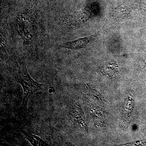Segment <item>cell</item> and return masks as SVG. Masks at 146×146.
<instances>
[{
    "label": "cell",
    "mask_w": 146,
    "mask_h": 146,
    "mask_svg": "<svg viewBox=\"0 0 146 146\" xmlns=\"http://www.w3.org/2000/svg\"><path fill=\"white\" fill-rule=\"evenodd\" d=\"M56 0H49V4L50 5H52L54 4L55 2L56 1Z\"/></svg>",
    "instance_id": "ba28073f"
},
{
    "label": "cell",
    "mask_w": 146,
    "mask_h": 146,
    "mask_svg": "<svg viewBox=\"0 0 146 146\" xmlns=\"http://www.w3.org/2000/svg\"><path fill=\"white\" fill-rule=\"evenodd\" d=\"M146 67V61H145V64H144V66H143V69H144V68H145Z\"/></svg>",
    "instance_id": "9c48e42d"
},
{
    "label": "cell",
    "mask_w": 146,
    "mask_h": 146,
    "mask_svg": "<svg viewBox=\"0 0 146 146\" xmlns=\"http://www.w3.org/2000/svg\"><path fill=\"white\" fill-rule=\"evenodd\" d=\"M22 133H23L24 136L26 138L33 146H39L48 145V143L43 141L41 138H39L37 136L32 134L31 132L29 131H22Z\"/></svg>",
    "instance_id": "8992f818"
},
{
    "label": "cell",
    "mask_w": 146,
    "mask_h": 146,
    "mask_svg": "<svg viewBox=\"0 0 146 146\" xmlns=\"http://www.w3.org/2000/svg\"><path fill=\"white\" fill-rule=\"evenodd\" d=\"M71 114L74 119L80 126L82 129L85 132H88V127L84 113L79 105L76 104L73 106Z\"/></svg>",
    "instance_id": "3957f363"
},
{
    "label": "cell",
    "mask_w": 146,
    "mask_h": 146,
    "mask_svg": "<svg viewBox=\"0 0 146 146\" xmlns=\"http://www.w3.org/2000/svg\"><path fill=\"white\" fill-rule=\"evenodd\" d=\"M134 100L131 95H129L125 100L123 107L122 121L127 123L128 119L132 115L134 108Z\"/></svg>",
    "instance_id": "277c9868"
},
{
    "label": "cell",
    "mask_w": 146,
    "mask_h": 146,
    "mask_svg": "<svg viewBox=\"0 0 146 146\" xmlns=\"http://www.w3.org/2000/svg\"><path fill=\"white\" fill-rule=\"evenodd\" d=\"M15 79L22 85L24 91L23 100L20 108L27 109L28 102L30 97L35 92L42 90L44 85L38 83L31 78L28 71L26 65L24 62L20 63Z\"/></svg>",
    "instance_id": "6da1fadb"
},
{
    "label": "cell",
    "mask_w": 146,
    "mask_h": 146,
    "mask_svg": "<svg viewBox=\"0 0 146 146\" xmlns=\"http://www.w3.org/2000/svg\"><path fill=\"white\" fill-rule=\"evenodd\" d=\"M84 90L87 95L94 100L100 103H104V99L102 97L101 94H100L96 89L94 88L92 86L89 84H86L84 85Z\"/></svg>",
    "instance_id": "5b68a950"
},
{
    "label": "cell",
    "mask_w": 146,
    "mask_h": 146,
    "mask_svg": "<svg viewBox=\"0 0 146 146\" xmlns=\"http://www.w3.org/2000/svg\"><path fill=\"white\" fill-rule=\"evenodd\" d=\"M95 35L79 38L74 41L63 43L59 45L60 48L69 50H79L86 48L94 38Z\"/></svg>",
    "instance_id": "7a4b0ae2"
},
{
    "label": "cell",
    "mask_w": 146,
    "mask_h": 146,
    "mask_svg": "<svg viewBox=\"0 0 146 146\" xmlns=\"http://www.w3.org/2000/svg\"><path fill=\"white\" fill-rule=\"evenodd\" d=\"M92 117L95 124L98 127H102L105 124L104 117L103 114L98 110H93L91 112Z\"/></svg>",
    "instance_id": "52a82bcc"
}]
</instances>
